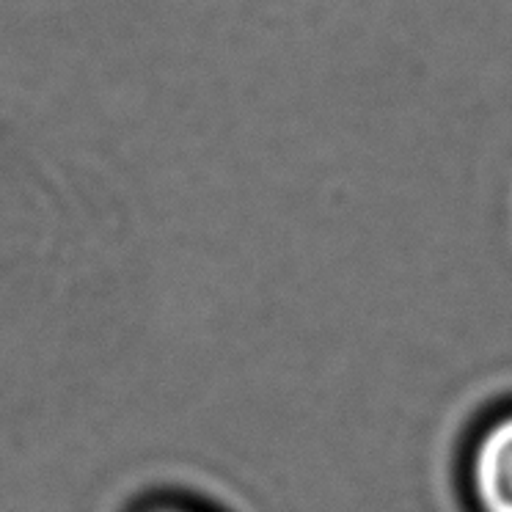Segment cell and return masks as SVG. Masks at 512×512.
<instances>
[{
  "label": "cell",
  "instance_id": "cell-1",
  "mask_svg": "<svg viewBox=\"0 0 512 512\" xmlns=\"http://www.w3.org/2000/svg\"><path fill=\"white\" fill-rule=\"evenodd\" d=\"M474 490L485 512H512V419L490 427L479 441Z\"/></svg>",
  "mask_w": 512,
  "mask_h": 512
}]
</instances>
